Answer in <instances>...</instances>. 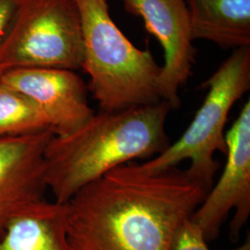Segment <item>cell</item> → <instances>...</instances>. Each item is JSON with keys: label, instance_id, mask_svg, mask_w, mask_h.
<instances>
[{"label": "cell", "instance_id": "4fadbf2b", "mask_svg": "<svg viewBox=\"0 0 250 250\" xmlns=\"http://www.w3.org/2000/svg\"><path fill=\"white\" fill-rule=\"evenodd\" d=\"M170 250H210L200 227L190 217L180 224L174 233ZM232 250H250V241Z\"/></svg>", "mask_w": 250, "mask_h": 250}, {"label": "cell", "instance_id": "6da1fadb", "mask_svg": "<svg viewBox=\"0 0 250 250\" xmlns=\"http://www.w3.org/2000/svg\"><path fill=\"white\" fill-rule=\"evenodd\" d=\"M208 192L178 167L152 173L128 162L64 204L69 250H170Z\"/></svg>", "mask_w": 250, "mask_h": 250}, {"label": "cell", "instance_id": "ba28073f", "mask_svg": "<svg viewBox=\"0 0 250 250\" xmlns=\"http://www.w3.org/2000/svg\"><path fill=\"white\" fill-rule=\"evenodd\" d=\"M0 81L36 102L47 117L55 135L72 134L95 114L87 101L88 88L74 71L16 68L3 72Z\"/></svg>", "mask_w": 250, "mask_h": 250}, {"label": "cell", "instance_id": "30bf717a", "mask_svg": "<svg viewBox=\"0 0 250 250\" xmlns=\"http://www.w3.org/2000/svg\"><path fill=\"white\" fill-rule=\"evenodd\" d=\"M193 40L223 48L250 46V0H185Z\"/></svg>", "mask_w": 250, "mask_h": 250}, {"label": "cell", "instance_id": "8fae6325", "mask_svg": "<svg viewBox=\"0 0 250 250\" xmlns=\"http://www.w3.org/2000/svg\"><path fill=\"white\" fill-rule=\"evenodd\" d=\"M0 250H70L64 204L44 199L26 208L7 225Z\"/></svg>", "mask_w": 250, "mask_h": 250}, {"label": "cell", "instance_id": "9a60e30c", "mask_svg": "<svg viewBox=\"0 0 250 250\" xmlns=\"http://www.w3.org/2000/svg\"><path fill=\"white\" fill-rule=\"evenodd\" d=\"M2 73H3V72H2V71H0V75H1V74H2Z\"/></svg>", "mask_w": 250, "mask_h": 250}, {"label": "cell", "instance_id": "7a4b0ae2", "mask_svg": "<svg viewBox=\"0 0 250 250\" xmlns=\"http://www.w3.org/2000/svg\"><path fill=\"white\" fill-rule=\"evenodd\" d=\"M170 104L100 111L77 131L53 137L45 150L46 187L65 204L80 189L128 162L152 159L170 146Z\"/></svg>", "mask_w": 250, "mask_h": 250}, {"label": "cell", "instance_id": "8992f818", "mask_svg": "<svg viewBox=\"0 0 250 250\" xmlns=\"http://www.w3.org/2000/svg\"><path fill=\"white\" fill-rule=\"evenodd\" d=\"M226 164L214 188L190 219L202 230L206 241L214 240L232 209L230 237L234 240L250 215V101L225 134Z\"/></svg>", "mask_w": 250, "mask_h": 250}, {"label": "cell", "instance_id": "5bb4252c", "mask_svg": "<svg viewBox=\"0 0 250 250\" xmlns=\"http://www.w3.org/2000/svg\"><path fill=\"white\" fill-rule=\"evenodd\" d=\"M18 0H0V45L8 33Z\"/></svg>", "mask_w": 250, "mask_h": 250}, {"label": "cell", "instance_id": "3957f363", "mask_svg": "<svg viewBox=\"0 0 250 250\" xmlns=\"http://www.w3.org/2000/svg\"><path fill=\"white\" fill-rule=\"evenodd\" d=\"M80 17L81 68L101 111L156 104L161 67L148 49L133 45L110 17L107 0H74Z\"/></svg>", "mask_w": 250, "mask_h": 250}, {"label": "cell", "instance_id": "52a82bcc", "mask_svg": "<svg viewBox=\"0 0 250 250\" xmlns=\"http://www.w3.org/2000/svg\"><path fill=\"white\" fill-rule=\"evenodd\" d=\"M121 1L128 12L143 19L147 32L162 46L164 65L159 82L160 95L171 108H178L179 90L190 77L196 59L185 0Z\"/></svg>", "mask_w": 250, "mask_h": 250}, {"label": "cell", "instance_id": "5b68a950", "mask_svg": "<svg viewBox=\"0 0 250 250\" xmlns=\"http://www.w3.org/2000/svg\"><path fill=\"white\" fill-rule=\"evenodd\" d=\"M82 30L74 0H18L0 45V71L80 69Z\"/></svg>", "mask_w": 250, "mask_h": 250}, {"label": "cell", "instance_id": "9c48e42d", "mask_svg": "<svg viewBox=\"0 0 250 250\" xmlns=\"http://www.w3.org/2000/svg\"><path fill=\"white\" fill-rule=\"evenodd\" d=\"M54 134L0 137V237L12 219L44 200L45 150Z\"/></svg>", "mask_w": 250, "mask_h": 250}, {"label": "cell", "instance_id": "277c9868", "mask_svg": "<svg viewBox=\"0 0 250 250\" xmlns=\"http://www.w3.org/2000/svg\"><path fill=\"white\" fill-rule=\"evenodd\" d=\"M201 86L208 89L207 96L185 133L164 151L140 165L155 173L176 168L189 160L187 174L209 190L220 168L215 153L226 154L224 128L228 115L250 88V46L233 49Z\"/></svg>", "mask_w": 250, "mask_h": 250}, {"label": "cell", "instance_id": "7c38bea8", "mask_svg": "<svg viewBox=\"0 0 250 250\" xmlns=\"http://www.w3.org/2000/svg\"><path fill=\"white\" fill-rule=\"evenodd\" d=\"M53 129L39 106L0 81V137L36 134Z\"/></svg>", "mask_w": 250, "mask_h": 250}]
</instances>
